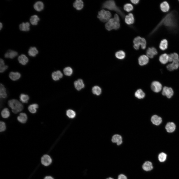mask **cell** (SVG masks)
Returning <instances> with one entry per match:
<instances>
[{"instance_id":"obj_1","label":"cell","mask_w":179,"mask_h":179,"mask_svg":"<svg viewBox=\"0 0 179 179\" xmlns=\"http://www.w3.org/2000/svg\"><path fill=\"white\" fill-rule=\"evenodd\" d=\"M102 8L115 11L120 15L123 18L125 17V14L121 9L116 5L115 2L113 0H107L103 4Z\"/></svg>"},{"instance_id":"obj_2","label":"cell","mask_w":179,"mask_h":179,"mask_svg":"<svg viewBox=\"0 0 179 179\" xmlns=\"http://www.w3.org/2000/svg\"><path fill=\"white\" fill-rule=\"evenodd\" d=\"M120 18L118 15L115 14L114 18H111L105 24V27L108 31L113 29L117 30L120 27Z\"/></svg>"},{"instance_id":"obj_3","label":"cell","mask_w":179,"mask_h":179,"mask_svg":"<svg viewBox=\"0 0 179 179\" xmlns=\"http://www.w3.org/2000/svg\"><path fill=\"white\" fill-rule=\"evenodd\" d=\"M9 106L11 108L13 113L15 114L21 111L23 109V107L21 103L16 99L9 100L8 102Z\"/></svg>"},{"instance_id":"obj_4","label":"cell","mask_w":179,"mask_h":179,"mask_svg":"<svg viewBox=\"0 0 179 179\" xmlns=\"http://www.w3.org/2000/svg\"><path fill=\"white\" fill-rule=\"evenodd\" d=\"M134 48L136 50L139 49L140 45L142 49L145 48L146 45V41L144 38L138 36L135 38L133 40Z\"/></svg>"},{"instance_id":"obj_5","label":"cell","mask_w":179,"mask_h":179,"mask_svg":"<svg viewBox=\"0 0 179 179\" xmlns=\"http://www.w3.org/2000/svg\"><path fill=\"white\" fill-rule=\"evenodd\" d=\"M111 16L110 11L102 9L98 12L97 17L101 21L105 22H107L111 18Z\"/></svg>"},{"instance_id":"obj_6","label":"cell","mask_w":179,"mask_h":179,"mask_svg":"<svg viewBox=\"0 0 179 179\" xmlns=\"http://www.w3.org/2000/svg\"><path fill=\"white\" fill-rule=\"evenodd\" d=\"M151 87L153 91L156 93H158L162 90V85L159 82L154 81L152 83Z\"/></svg>"},{"instance_id":"obj_7","label":"cell","mask_w":179,"mask_h":179,"mask_svg":"<svg viewBox=\"0 0 179 179\" xmlns=\"http://www.w3.org/2000/svg\"><path fill=\"white\" fill-rule=\"evenodd\" d=\"M162 93L163 95L170 98L173 95L174 91L171 88L165 86L163 89Z\"/></svg>"},{"instance_id":"obj_8","label":"cell","mask_w":179,"mask_h":179,"mask_svg":"<svg viewBox=\"0 0 179 179\" xmlns=\"http://www.w3.org/2000/svg\"><path fill=\"white\" fill-rule=\"evenodd\" d=\"M158 53L157 49L154 47H149L146 51V55L149 58H152Z\"/></svg>"},{"instance_id":"obj_9","label":"cell","mask_w":179,"mask_h":179,"mask_svg":"<svg viewBox=\"0 0 179 179\" xmlns=\"http://www.w3.org/2000/svg\"><path fill=\"white\" fill-rule=\"evenodd\" d=\"M41 162L43 165L45 166H47L50 165L51 163L52 159L49 155H45L42 157Z\"/></svg>"},{"instance_id":"obj_10","label":"cell","mask_w":179,"mask_h":179,"mask_svg":"<svg viewBox=\"0 0 179 179\" xmlns=\"http://www.w3.org/2000/svg\"><path fill=\"white\" fill-rule=\"evenodd\" d=\"M149 61V58L146 55H143L140 56L138 59V62L141 66H143L147 64Z\"/></svg>"},{"instance_id":"obj_11","label":"cell","mask_w":179,"mask_h":179,"mask_svg":"<svg viewBox=\"0 0 179 179\" xmlns=\"http://www.w3.org/2000/svg\"><path fill=\"white\" fill-rule=\"evenodd\" d=\"M125 21L126 23L128 25H130L133 24L134 21L133 14L132 13H130L126 15L125 18Z\"/></svg>"},{"instance_id":"obj_12","label":"cell","mask_w":179,"mask_h":179,"mask_svg":"<svg viewBox=\"0 0 179 179\" xmlns=\"http://www.w3.org/2000/svg\"><path fill=\"white\" fill-rule=\"evenodd\" d=\"M74 84L75 88L78 91L84 88L85 86L83 80L81 79H79L75 81Z\"/></svg>"},{"instance_id":"obj_13","label":"cell","mask_w":179,"mask_h":179,"mask_svg":"<svg viewBox=\"0 0 179 179\" xmlns=\"http://www.w3.org/2000/svg\"><path fill=\"white\" fill-rule=\"evenodd\" d=\"M179 67V63L178 62H173L168 64L166 68L167 70L170 71H172L174 70L178 69Z\"/></svg>"},{"instance_id":"obj_14","label":"cell","mask_w":179,"mask_h":179,"mask_svg":"<svg viewBox=\"0 0 179 179\" xmlns=\"http://www.w3.org/2000/svg\"><path fill=\"white\" fill-rule=\"evenodd\" d=\"M169 61L179 62V57L178 54L174 52L169 54Z\"/></svg>"},{"instance_id":"obj_15","label":"cell","mask_w":179,"mask_h":179,"mask_svg":"<svg viewBox=\"0 0 179 179\" xmlns=\"http://www.w3.org/2000/svg\"><path fill=\"white\" fill-rule=\"evenodd\" d=\"M84 3L81 0H77L73 3V6L74 8L77 10H81L84 7Z\"/></svg>"},{"instance_id":"obj_16","label":"cell","mask_w":179,"mask_h":179,"mask_svg":"<svg viewBox=\"0 0 179 179\" xmlns=\"http://www.w3.org/2000/svg\"><path fill=\"white\" fill-rule=\"evenodd\" d=\"M160 8L162 12H166L169 11L170 6L169 3L167 1H165L162 2L160 4Z\"/></svg>"},{"instance_id":"obj_17","label":"cell","mask_w":179,"mask_h":179,"mask_svg":"<svg viewBox=\"0 0 179 179\" xmlns=\"http://www.w3.org/2000/svg\"><path fill=\"white\" fill-rule=\"evenodd\" d=\"M112 141L113 143H116L118 145H119L122 143V138L120 135L118 134H115L113 136Z\"/></svg>"},{"instance_id":"obj_18","label":"cell","mask_w":179,"mask_h":179,"mask_svg":"<svg viewBox=\"0 0 179 179\" xmlns=\"http://www.w3.org/2000/svg\"><path fill=\"white\" fill-rule=\"evenodd\" d=\"M151 121L154 124L156 125H158L161 123L162 119L161 117L157 115H154L151 117Z\"/></svg>"},{"instance_id":"obj_19","label":"cell","mask_w":179,"mask_h":179,"mask_svg":"<svg viewBox=\"0 0 179 179\" xmlns=\"http://www.w3.org/2000/svg\"><path fill=\"white\" fill-rule=\"evenodd\" d=\"M159 60L163 64H165L169 62V54L164 53L161 54L159 57Z\"/></svg>"},{"instance_id":"obj_20","label":"cell","mask_w":179,"mask_h":179,"mask_svg":"<svg viewBox=\"0 0 179 179\" xmlns=\"http://www.w3.org/2000/svg\"><path fill=\"white\" fill-rule=\"evenodd\" d=\"M18 53L16 51L9 50L4 54V57L6 58L13 59L17 56Z\"/></svg>"},{"instance_id":"obj_21","label":"cell","mask_w":179,"mask_h":179,"mask_svg":"<svg viewBox=\"0 0 179 179\" xmlns=\"http://www.w3.org/2000/svg\"><path fill=\"white\" fill-rule=\"evenodd\" d=\"M176 125L175 124L172 122L168 123L165 126V129L167 132L169 133L173 132L175 130Z\"/></svg>"},{"instance_id":"obj_22","label":"cell","mask_w":179,"mask_h":179,"mask_svg":"<svg viewBox=\"0 0 179 179\" xmlns=\"http://www.w3.org/2000/svg\"><path fill=\"white\" fill-rule=\"evenodd\" d=\"M63 75L59 70L53 72L52 74V77L53 79L55 81H57L62 78Z\"/></svg>"},{"instance_id":"obj_23","label":"cell","mask_w":179,"mask_h":179,"mask_svg":"<svg viewBox=\"0 0 179 179\" xmlns=\"http://www.w3.org/2000/svg\"><path fill=\"white\" fill-rule=\"evenodd\" d=\"M19 63L23 65H26L28 62V59L24 54H22L19 56L18 58Z\"/></svg>"},{"instance_id":"obj_24","label":"cell","mask_w":179,"mask_h":179,"mask_svg":"<svg viewBox=\"0 0 179 179\" xmlns=\"http://www.w3.org/2000/svg\"><path fill=\"white\" fill-rule=\"evenodd\" d=\"M17 120L20 123H26L27 120V116L25 113H21L17 117Z\"/></svg>"},{"instance_id":"obj_25","label":"cell","mask_w":179,"mask_h":179,"mask_svg":"<svg viewBox=\"0 0 179 179\" xmlns=\"http://www.w3.org/2000/svg\"><path fill=\"white\" fill-rule=\"evenodd\" d=\"M21 74L19 73L11 72L9 74V77L12 80L15 81L18 80L21 77Z\"/></svg>"},{"instance_id":"obj_26","label":"cell","mask_w":179,"mask_h":179,"mask_svg":"<svg viewBox=\"0 0 179 179\" xmlns=\"http://www.w3.org/2000/svg\"><path fill=\"white\" fill-rule=\"evenodd\" d=\"M142 168L144 170L146 171H151L153 168L152 164L150 161H146L143 164Z\"/></svg>"},{"instance_id":"obj_27","label":"cell","mask_w":179,"mask_h":179,"mask_svg":"<svg viewBox=\"0 0 179 179\" xmlns=\"http://www.w3.org/2000/svg\"><path fill=\"white\" fill-rule=\"evenodd\" d=\"M30 24L28 22H23L19 25L20 30L22 31H28L30 30Z\"/></svg>"},{"instance_id":"obj_28","label":"cell","mask_w":179,"mask_h":179,"mask_svg":"<svg viewBox=\"0 0 179 179\" xmlns=\"http://www.w3.org/2000/svg\"><path fill=\"white\" fill-rule=\"evenodd\" d=\"M168 41L165 39L162 40L159 45V48L162 50H164L168 48Z\"/></svg>"},{"instance_id":"obj_29","label":"cell","mask_w":179,"mask_h":179,"mask_svg":"<svg viewBox=\"0 0 179 179\" xmlns=\"http://www.w3.org/2000/svg\"><path fill=\"white\" fill-rule=\"evenodd\" d=\"M34 7L36 10L38 11H40L43 9L44 8V4L41 1H38L34 4Z\"/></svg>"},{"instance_id":"obj_30","label":"cell","mask_w":179,"mask_h":179,"mask_svg":"<svg viewBox=\"0 0 179 179\" xmlns=\"http://www.w3.org/2000/svg\"><path fill=\"white\" fill-rule=\"evenodd\" d=\"M7 96L6 89L4 85L0 84V98H4Z\"/></svg>"},{"instance_id":"obj_31","label":"cell","mask_w":179,"mask_h":179,"mask_svg":"<svg viewBox=\"0 0 179 179\" xmlns=\"http://www.w3.org/2000/svg\"><path fill=\"white\" fill-rule=\"evenodd\" d=\"M38 51L37 48L34 47H31L29 49L28 53L31 56L35 57L38 53Z\"/></svg>"},{"instance_id":"obj_32","label":"cell","mask_w":179,"mask_h":179,"mask_svg":"<svg viewBox=\"0 0 179 179\" xmlns=\"http://www.w3.org/2000/svg\"><path fill=\"white\" fill-rule=\"evenodd\" d=\"M134 95L137 98L141 99L145 97V94L141 89H139L136 91Z\"/></svg>"},{"instance_id":"obj_33","label":"cell","mask_w":179,"mask_h":179,"mask_svg":"<svg viewBox=\"0 0 179 179\" xmlns=\"http://www.w3.org/2000/svg\"><path fill=\"white\" fill-rule=\"evenodd\" d=\"M39 107L38 105L36 103L31 104L28 107L29 111L31 113H35L37 112V109Z\"/></svg>"},{"instance_id":"obj_34","label":"cell","mask_w":179,"mask_h":179,"mask_svg":"<svg viewBox=\"0 0 179 179\" xmlns=\"http://www.w3.org/2000/svg\"><path fill=\"white\" fill-rule=\"evenodd\" d=\"M39 20V18L36 15H34L32 16L30 19V22L33 25H37Z\"/></svg>"},{"instance_id":"obj_35","label":"cell","mask_w":179,"mask_h":179,"mask_svg":"<svg viewBox=\"0 0 179 179\" xmlns=\"http://www.w3.org/2000/svg\"><path fill=\"white\" fill-rule=\"evenodd\" d=\"M116 57L118 59H124L126 56L125 53L124 51L122 50H120L117 51L115 54Z\"/></svg>"},{"instance_id":"obj_36","label":"cell","mask_w":179,"mask_h":179,"mask_svg":"<svg viewBox=\"0 0 179 179\" xmlns=\"http://www.w3.org/2000/svg\"><path fill=\"white\" fill-rule=\"evenodd\" d=\"M92 93L94 94L97 95H100L101 92V88L97 86H94L92 89Z\"/></svg>"},{"instance_id":"obj_37","label":"cell","mask_w":179,"mask_h":179,"mask_svg":"<svg viewBox=\"0 0 179 179\" xmlns=\"http://www.w3.org/2000/svg\"><path fill=\"white\" fill-rule=\"evenodd\" d=\"M1 115L4 118H7L10 116V113L8 109L7 108L3 109L1 112Z\"/></svg>"},{"instance_id":"obj_38","label":"cell","mask_w":179,"mask_h":179,"mask_svg":"<svg viewBox=\"0 0 179 179\" xmlns=\"http://www.w3.org/2000/svg\"><path fill=\"white\" fill-rule=\"evenodd\" d=\"M20 101L22 103H26L28 102L29 97L27 95L24 94H21L19 97Z\"/></svg>"},{"instance_id":"obj_39","label":"cell","mask_w":179,"mask_h":179,"mask_svg":"<svg viewBox=\"0 0 179 179\" xmlns=\"http://www.w3.org/2000/svg\"><path fill=\"white\" fill-rule=\"evenodd\" d=\"M123 8L124 10L127 12H130L134 9L133 5L130 3H127L125 4Z\"/></svg>"},{"instance_id":"obj_40","label":"cell","mask_w":179,"mask_h":179,"mask_svg":"<svg viewBox=\"0 0 179 179\" xmlns=\"http://www.w3.org/2000/svg\"><path fill=\"white\" fill-rule=\"evenodd\" d=\"M64 74L67 76H70L72 73L73 70L71 68L67 67L65 68L63 70Z\"/></svg>"},{"instance_id":"obj_41","label":"cell","mask_w":179,"mask_h":179,"mask_svg":"<svg viewBox=\"0 0 179 179\" xmlns=\"http://www.w3.org/2000/svg\"><path fill=\"white\" fill-rule=\"evenodd\" d=\"M67 116L70 118H74L76 115L75 112L73 110L71 109L68 110L66 112Z\"/></svg>"},{"instance_id":"obj_42","label":"cell","mask_w":179,"mask_h":179,"mask_svg":"<svg viewBox=\"0 0 179 179\" xmlns=\"http://www.w3.org/2000/svg\"><path fill=\"white\" fill-rule=\"evenodd\" d=\"M167 157V155L166 153L162 152L160 153L158 155V160L160 162H163L166 160Z\"/></svg>"},{"instance_id":"obj_43","label":"cell","mask_w":179,"mask_h":179,"mask_svg":"<svg viewBox=\"0 0 179 179\" xmlns=\"http://www.w3.org/2000/svg\"><path fill=\"white\" fill-rule=\"evenodd\" d=\"M6 129L5 123L4 122L1 121L0 122V131L2 132L5 131Z\"/></svg>"},{"instance_id":"obj_44","label":"cell","mask_w":179,"mask_h":179,"mask_svg":"<svg viewBox=\"0 0 179 179\" xmlns=\"http://www.w3.org/2000/svg\"><path fill=\"white\" fill-rule=\"evenodd\" d=\"M8 66L6 65H3L0 66V72L2 73L5 71L8 68Z\"/></svg>"},{"instance_id":"obj_45","label":"cell","mask_w":179,"mask_h":179,"mask_svg":"<svg viewBox=\"0 0 179 179\" xmlns=\"http://www.w3.org/2000/svg\"><path fill=\"white\" fill-rule=\"evenodd\" d=\"M118 179H127L126 176L123 174H121L118 177Z\"/></svg>"},{"instance_id":"obj_46","label":"cell","mask_w":179,"mask_h":179,"mask_svg":"<svg viewBox=\"0 0 179 179\" xmlns=\"http://www.w3.org/2000/svg\"><path fill=\"white\" fill-rule=\"evenodd\" d=\"M131 1L133 4H136L139 3V0H131Z\"/></svg>"},{"instance_id":"obj_47","label":"cell","mask_w":179,"mask_h":179,"mask_svg":"<svg viewBox=\"0 0 179 179\" xmlns=\"http://www.w3.org/2000/svg\"><path fill=\"white\" fill-rule=\"evenodd\" d=\"M44 179H54L52 177L50 176H46L44 178Z\"/></svg>"},{"instance_id":"obj_48","label":"cell","mask_w":179,"mask_h":179,"mask_svg":"<svg viewBox=\"0 0 179 179\" xmlns=\"http://www.w3.org/2000/svg\"><path fill=\"white\" fill-rule=\"evenodd\" d=\"M2 27V24L1 22H0V30H1Z\"/></svg>"},{"instance_id":"obj_49","label":"cell","mask_w":179,"mask_h":179,"mask_svg":"<svg viewBox=\"0 0 179 179\" xmlns=\"http://www.w3.org/2000/svg\"><path fill=\"white\" fill-rule=\"evenodd\" d=\"M113 179V178H111L110 177V178H107V179Z\"/></svg>"},{"instance_id":"obj_50","label":"cell","mask_w":179,"mask_h":179,"mask_svg":"<svg viewBox=\"0 0 179 179\" xmlns=\"http://www.w3.org/2000/svg\"></svg>"}]
</instances>
